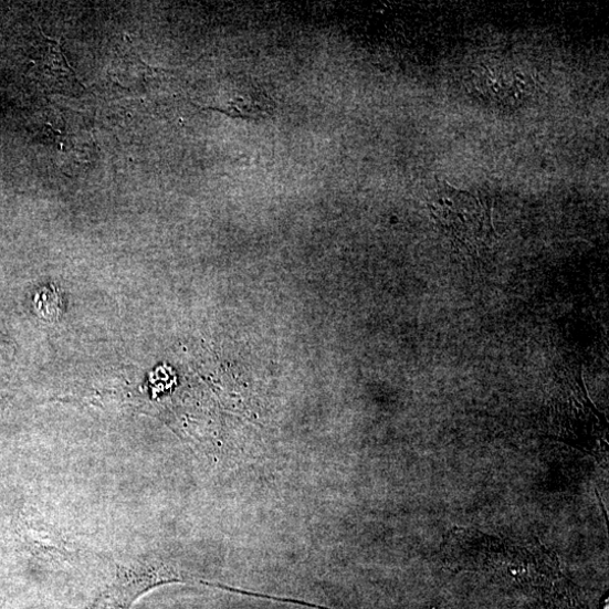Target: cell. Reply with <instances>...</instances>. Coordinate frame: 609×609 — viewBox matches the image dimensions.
Segmentation results:
<instances>
[{
  "label": "cell",
  "mask_w": 609,
  "mask_h": 609,
  "mask_svg": "<svg viewBox=\"0 0 609 609\" xmlns=\"http://www.w3.org/2000/svg\"><path fill=\"white\" fill-rule=\"evenodd\" d=\"M273 107V101L262 88L249 82H238L225 90L211 108L231 118L260 120L272 115Z\"/></svg>",
  "instance_id": "cell-3"
},
{
  "label": "cell",
  "mask_w": 609,
  "mask_h": 609,
  "mask_svg": "<svg viewBox=\"0 0 609 609\" xmlns=\"http://www.w3.org/2000/svg\"><path fill=\"white\" fill-rule=\"evenodd\" d=\"M435 223L462 246L477 249L493 233L487 209L474 196L442 183L431 198Z\"/></svg>",
  "instance_id": "cell-1"
},
{
  "label": "cell",
  "mask_w": 609,
  "mask_h": 609,
  "mask_svg": "<svg viewBox=\"0 0 609 609\" xmlns=\"http://www.w3.org/2000/svg\"><path fill=\"white\" fill-rule=\"evenodd\" d=\"M48 44L44 74L48 76L50 90L76 92L81 84L64 57L61 43L49 40Z\"/></svg>",
  "instance_id": "cell-4"
},
{
  "label": "cell",
  "mask_w": 609,
  "mask_h": 609,
  "mask_svg": "<svg viewBox=\"0 0 609 609\" xmlns=\"http://www.w3.org/2000/svg\"><path fill=\"white\" fill-rule=\"evenodd\" d=\"M171 582H186L182 576L168 565L140 563L119 566L113 582L87 609H130L133 603L150 589Z\"/></svg>",
  "instance_id": "cell-2"
},
{
  "label": "cell",
  "mask_w": 609,
  "mask_h": 609,
  "mask_svg": "<svg viewBox=\"0 0 609 609\" xmlns=\"http://www.w3.org/2000/svg\"><path fill=\"white\" fill-rule=\"evenodd\" d=\"M35 304L39 312L46 318L59 317L61 313L62 300L49 288L38 294Z\"/></svg>",
  "instance_id": "cell-5"
}]
</instances>
